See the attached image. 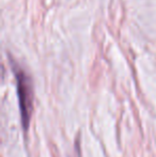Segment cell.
I'll list each match as a JSON object with an SVG mask.
<instances>
[{"mask_svg":"<svg viewBox=\"0 0 156 157\" xmlns=\"http://www.w3.org/2000/svg\"><path fill=\"white\" fill-rule=\"evenodd\" d=\"M11 66L16 79L17 95H18L19 110H21V120L23 129L25 132H28L32 111H33V82L32 79L21 66L14 60H11Z\"/></svg>","mask_w":156,"mask_h":157,"instance_id":"obj_1","label":"cell"}]
</instances>
